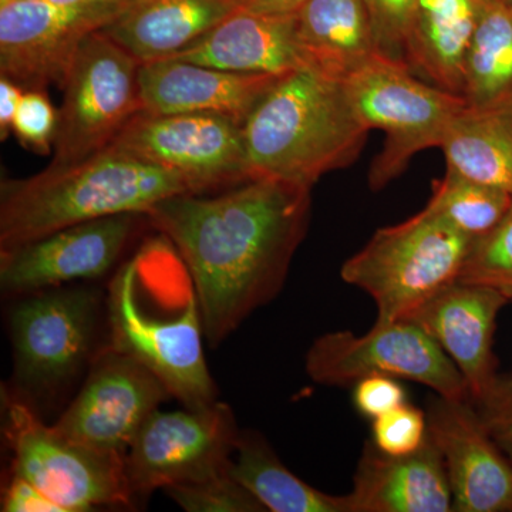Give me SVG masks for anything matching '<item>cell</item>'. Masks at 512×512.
<instances>
[{"mask_svg":"<svg viewBox=\"0 0 512 512\" xmlns=\"http://www.w3.org/2000/svg\"><path fill=\"white\" fill-rule=\"evenodd\" d=\"M311 191L254 177L210 197L175 195L147 212L151 227L173 242L191 274L212 348L284 288L308 231Z\"/></svg>","mask_w":512,"mask_h":512,"instance_id":"cell-1","label":"cell"},{"mask_svg":"<svg viewBox=\"0 0 512 512\" xmlns=\"http://www.w3.org/2000/svg\"><path fill=\"white\" fill-rule=\"evenodd\" d=\"M106 346L134 357L185 409L217 403L205 362L197 289L173 242L157 232L111 278Z\"/></svg>","mask_w":512,"mask_h":512,"instance_id":"cell-2","label":"cell"},{"mask_svg":"<svg viewBox=\"0 0 512 512\" xmlns=\"http://www.w3.org/2000/svg\"><path fill=\"white\" fill-rule=\"evenodd\" d=\"M201 192L184 175L106 147L79 163L49 165L0 184V251L111 215L147 214L175 195Z\"/></svg>","mask_w":512,"mask_h":512,"instance_id":"cell-3","label":"cell"},{"mask_svg":"<svg viewBox=\"0 0 512 512\" xmlns=\"http://www.w3.org/2000/svg\"><path fill=\"white\" fill-rule=\"evenodd\" d=\"M242 130L252 177L311 190L323 175L353 164L369 133L343 80L309 64L279 76Z\"/></svg>","mask_w":512,"mask_h":512,"instance_id":"cell-4","label":"cell"},{"mask_svg":"<svg viewBox=\"0 0 512 512\" xmlns=\"http://www.w3.org/2000/svg\"><path fill=\"white\" fill-rule=\"evenodd\" d=\"M15 299L9 311L12 383L3 394L36 410L37 402L63 392L103 348L97 342L106 325V296L90 286L64 285Z\"/></svg>","mask_w":512,"mask_h":512,"instance_id":"cell-5","label":"cell"},{"mask_svg":"<svg viewBox=\"0 0 512 512\" xmlns=\"http://www.w3.org/2000/svg\"><path fill=\"white\" fill-rule=\"evenodd\" d=\"M474 241L424 207L409 220L377 229L340 276L376 302V322H392L457 282Z\"/></svg>","mask_w":512,"mask_h":512,"instance_id":"cell-6","label":"cell"},{"mask_svg":"<svg viewBox=\"0 0 512 512\" xmlns=\"http://www.w3.org/2000/svg\"><path fill=\"white\" fill-rule=\"evenodd\" d=\"M343 83L360 123L386 134L369 170L375 191L399 177L416 154L440 148L448 124L467 104L463 96L427 83L402 60L380 52Z\"/></svg>","mask_w":512,"mask_h":512,"instance_id":"cell-7","label":"cell"},{"mask_svg":"<svg viewBox=\"0 0 512 512\" xmlns=\"http://www.w3.org/2000/svg\"><path fill=\"white\" fill-rule=\"evenodd\" d=\"M2 399L12 471L36 485L63 512L133 507L124 454L67 439L46 426L28 403L3 393Z\"/></svg>","mask_w":512,"mask_h":512,"instance_id":"cell-8","label":"cell"},{"mask_svg":"<svg viewBox=\"0 0 512 512\" xmlns=\"http://www.w3.org/2000/svg\"><path fill=\"white\" fill-rule=\"evenodd\" d=\"M140 66L103 30L84 40L60 87L63 101L50 165L79 163L110 146L141 111Z\"/></svg>","mask_w":512,"mask_h":512,"instance_id":"cell-9","label":"cell"},{"mask_svg":"<svg viewBox=\"0 0 512 512\" xmlns=\"http://www.w3.org/2000/svg\"><path fill=\"white\" fill-rule=\"evenodd\" d=\"M305 369L323 386H348L384 375L430 387L451 400H470L466 380L426 330L407 319L376 322L365 335L325 333L306 353Z\"/></svg>","mask_w":512,"mask_h":512,"instance_id":"cell-10","label":"cell"},{"mask_svg":"<svg viewBox=\"0 0 512 512\" xmlns=\"http://www.w3.org/2000/svg\"><path fill=\"white\" fill-rule=\"evenodd\" d=\"M239 433L227 403L217 402L202 410L157 409L144 421L126 453L134 500L228 471Z\"/></svg>","mask_w":512,"mask_h":512,"instance_id":"cell-11","label":"cell"},{"mask_svg":"<svg viewBox=\"0 0 512 512\" xmlns=\"http://www.w3.org/2000/svg\"><path fill=\"white\" fill-rule=\"evenodd\" d=\"M136 0L55 3L12 0L0 6V76L23 89L62 87L84 40L123 15Z\"/></svg>","mask_w":512,"mask_h":512,"instance_id":"cell-12","label":"cell"},{"mask_svg":"<svg viewBox=\"0 0 512 512\" xmlns=\"http://www.w3.org/2000/svg\"><path fill=\"white\" fill-rule=\"evenodd\" d=\"M244 124L211 113L136 114L110 146L184 175L201 192L252 177Z\"/></svg>","mask_w":512,"mask_h":512,"instance_id":"cell-13","label":"cell"},{"mask_svg":"<svg viewBox=\"0 0 512 512\" xmlns=\"http://www.w3.org/2000/svg\"><path fill=\"white\" fill-rule=\"evenodd\" d=\"M173 394L148 367L104 345L82 389L53 429L67 439L126 456L138 430Z\"/></svg>","mask_w":512,"mask_h":512,"instance_id":"cell-14","label":"cell"},{"mask_svg":"<svg viewBox=\"0 0 512 512\" xmlns=\"http://www.w3.org/2000/svg\"><path fill=\"white\" fill-rule=\"evenodd\" d=\"M146 214L111 215L82 222L0 251V289L6 298L96 281L113 271Z\"/></svg>","mask_w":512,"mask_h":512,"instance_id":"cell-15","label":"cell"},{"mask_svg":"<svg viewBox=\"0 0 512 512\" xmlns=\"http://www.w3.org/2000/svg\"><path fill=\"white\" fill-rule=\"evenodd\" d=\"M429 434L446 466L456 512H512V463L471 400L431 397Z\"/></svg>","mask_w":512,"mask_h":512,"instance_id":"cell-16","label":"cell"},{"mask_svg":"<svg viewBox=\"0 0 512 512\" xmlns=\"http://www.w3.org/2000/svg\"><path fill=\"white\" fill-rule=\"evenodd\" d=\"M507 303L493 288L457 281L403 318L426 330L450 357L473 404L487 399L500 379L493 342L498 313Z\"/></svg>","mask_w":512,"mask_h":512,"instance_id":"cell-17","label":"cell"},{"mask_svg":"<svg viewBox=\"0 0 512 512\" xmlns=\"http://www.w3.org/2000/svg\"><path fill=\"white\" fill-rule=\"evenodd\" d=\"M279 76L225 72L178 59L143 63L138 72L141 111L222 114L244 124Z\"/></svg>","mask_w":512,"mask_h":512,"instance_id":"cell-18","label":"cell"},{"mask_svg":"<svg viewBox=\"0 0 512 512\" xmlns=\"http://www.w3.org/2000/svg\"><path fill=\"white\" fill-rule=\"evenodd\" d=\"M348 498L350 512L453 511L446 466L430 434L406 456H389L367 443Z\"/></svg>","mask_w":512,"mask_h":512,"instance_id":"cell-19","label":"cell"},{"mask_svg":"<svg viewBox=\"0 0 512 512\" xmlns=\"http://www.w3.org/2000/svg\"><path fill=\"white\" fill-rule=\"evenodd\" d=\"M170 59L248 74H284L308 64L296 15H264L242 8Z\"/></svg>","mask_w":512,"mask_h":512,"instance_id":"cell-20","label":"cell"},{"mask_svg":"<svg viewBox=\"0 0 512 512\" xmlns=\"http://www.w3.org/2000/svg\"><path fill=\"white\" fill-rule=\"evenodd\" d=\"M238 0H136L103 29L141 64L170 59L207 36Z\"/></svg>","mask_w":512,"mask_h":512,"instance_id":"cell-21","label":"cell"},{"mask_svg":"<svg viewBox=\"0 0 512 512\" xmlns=\"http://www.w3.org/2000/svg\"><path fill=\"white\" fill-rule=\"evenodd\" d=\"M485 0H419L404 62L427 83L463 96L464 69Z\"/></svg>","mask_w":512,"mask_h":512,"instance_id":"cell-22","label":"cell"},{"mask_svg":"<svg viewBox=\"0 0 512 512\" xmlns=\"http://www.w3.org/2000/svg\"><path fill=\"white\" fill-rule=\"evenodd\" d=\"M306 62L345 80L379 53L365 0H308L296 13Z\"/></svg>","mask_w":512,"mask_h":512,"instance_id":"cell-23","label":"cell"},{"mask_svg":"<svg viewBox=\"0 0 512 512\" xmlns=\"http://www.w3.org/2000/svg\"><path fill=\"white\" fill-rule=\"evenodd\" d=\"M440 148L447 171L512 195V101L466 104L448 124Z\"/></svg>","mask_w":512,"mask_h":512,"instance_id":"cell-24","label":"cell"},{"mask_svg":"<svg viewBox=\"0 0 512 512\" xmlns=\"http://www.w3.org/2000/svg\"><path fill=\"white\" fill-rule=\"evenodd\" d=\"M231 473L271 512H350L346 495L316 490L285 467L259 431L241 430Z\"/></svg>","mask_w":512,"mask_h":512,"instance_id":"cell-25","label":"cell"},{"mask_svg":"<svg viewBox=\"0 0 512 512\" xmlns=\"http://www.w3.org/2000/svg\"><path fill=\"white\" fill-rule=\"evenodd\" d=\"M463 97L476 107L512 101V13L485 0L464 69Z\"/></svg>","mask_w":512,"mask_h":512,"instance_id":"cell-26","label":"cell"},{"mask_svg":"<svg viewBox=\"0 0 512 512\" xmlns=\"http://www.w3.org/2000/svg\"><path fill=\"white\" fill-rule=\"evenodd\" d=\"M512 205V195L446 171L431 187L426 207L473 239L493 231Z\"/></svg>","mask_w":512,"mask_h":512,"instance_id":"cell-27","label":"cell"},{"mask_svg":"<svg viewBox=\"0 0 512 512\" xmlns=\"http://www.w3.org/2000/svg\"><path fill=\"white\" fill-rule=\"evenodd\" d=\"M458 282L488 286L512 302V205L493 231L474 241Z\"/></svg>","mask_w":512,"mask_h":512,"instance_id":"cell-28","label":"cell"},{"mask_svg":"<svg viewBox=\"0 0 512 512\" xmlns=\"http://www.w3.org/2000/svg\"><path fill=\"white\" fill-rule=\"evenodd\" d=\"M164 494L187 512H264L254 494L249 493L231 468L197 483L165 488Z\"/></svg>","mask_w":512,"mask_h":512,"instance_id":"cell-29","label":"cell"},{"mask_svg":"<svg viewBox=\"0 0 512 512\" xmlns=\"http://www.w3.org/2000/svg\"><path fill=\"white\" fill-rule=\"evenodd\" d=\"M57 126L59 110L53 106L46 90H25L12 126V133L22 147L40 156H47L55 147Z\"/></svg>","mask_w":512,"mask_h":512,"instance_id":"cell-30","label":"cell"},{"mask_svg":"<svg viewBox=\"0 0 512 512\" xmlns=\"http://www.w3.org/2000/svg\"><path fill=\"white\" fill-rule=\"evenodd\" d=\"M427 434V414L409 403L373 420L372 443L389 456L414 453L423 446Z\"/></svg>","mask_w":512,"mask_h":512,"instance_id":"cell-31","label":"cell"},{"mask_svg":"<svg viewBox=\"0 0 512 512\" xmlns=\"http://www.w3.org/2000/svg\"><path fill=\"white\" fill-rule=\"evenodd\" d=\"M379 52L404 62V46L419 0H365ZM406 63V62H404Z\"/></svg>","mask_w":512,"mask_h":512,"instance_id":"cell-32","label":"cell"},{"mask_svg":"<svg viewBox=\"0 0 512 512\" xmlns=\"http://www.w3.org/2000/svg\"><path fill=\"white\" fill-rule=\"evenodd\" d=\"M353 402L357 412L375 420L406 403V392L396 377L370 375L355 383Z\"/></svg>","mask_w":512,"mask_h":512,"instance_id":"cell-33","label":"cell"},{"mask_svg":"<svg viewBox=\"0 0 512 512\" xmlns=\"http://www.w3.org/2000/svg\"><path fill=\"white\" fill-rule=\"evenodd\" d=\"M497 446L512 463V377H501L483 402L474 404Z\"/></svg>","mask_w":512,"mask_h":512,"instance_id":"cell-34","label":"cell"},{"mask_svg":"<svg viewBox=\"0 0 512 512\" xmlns=\"http://www.w3.org/2000/svg\"><path fill=\"white\" fill-rule=\"evenodd\" d=\"M3 512H63L62 508L46 497L36 485L15 471L10 470L8 481L3 485Z\"/></svg>","mask_w":512,"mask_h":512,"instance_id":"cell-35","label":"cell"},{"mask_svg":"<svg viewBox=\"0 0 512 512\" xmlns=\"http://www.w3.org/2000/svg\"><path fill=\"white\" fill-rule=\"evenodd\" d=\"M25 92L18 83L0 76V138L6 140L12 133L13 120L18 111L20 99Z\"/></svg>","mask_w":512,"mask_h":512,"instance_id":"cell-36","label":"cell"},{"mask_svg":"<svg viewBox=\"0 0 512 512\" xmlns=\"http://www.w3.org/2000/svg\"><path fill=\"white\" fill-rule=\"evenodd\" d=\"M239 8L272 16H291L301 10L308 0H238Z\"/></svg>","mask_w":512,"mask_h":512,"instance_id":"cell-37","label":"cell"},{"mask_svg":"<svg viewBox=\"0 0 512 512\" xmlns=\"http://www.w3.org/2000/svg\"><path fill=\"white\" fill-rule=\"evenodd\" d=\"M45 2L67 3V2H86V0H45Z\"/></svg>","mask_w":512,"mask_h":512,"instance_id":"cell-38","label":"cell"},{"mask_svg":"<svg viewBox=\"0 0 512 512\" xmlns=\"http://www.w3.org/2000/svg\"><path fill=\"white\" fill-rule=\"evenodd\" d=\"M505 6H507L508 10L512 13V0H501Z\"/></svg>","mask_w":512,"mask_h":512,"instance_id":"cell-39","label":"cell"},{"mask_svg":"<svg viewBox=\"0 0 512 512\" xmlns=\"http://www.w3.org/2000/svg\"><path fill=\"white\" fill-rule=\"evenodd\" d=\"M12 2V0H0V6L6 5V3Z\"/></svg>","mask_w":512,"mask_h":512,"instance_id":"cell-40","label":"cell"}]
</instances>
